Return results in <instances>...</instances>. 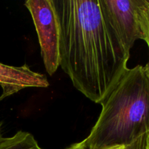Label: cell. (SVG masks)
<instances>
[{
	"instance_id": "4",
	"label": "cell",
	"mask_w": 149,
	"mask_h": 149,
	"mask_svg": "<svg viewBox=\"0 0 149 149\" xmlns=\"http://www.w3.org/2000/svg\"><path fill=\"white\" fill-rule=\"evenodd\" d=\"M141 0H98L105 24L123 47L130 53L134 42L143 39L137 18Z\"/></svg>"
},
{
	"instance_id": "9",
	"label": "cell",
	"mask_w": 149,
	"mask_h": 149,
	"mask_svg": "<svg viewBox=\"0 0 149 149\" xmlns=\"http://www.w3.org/2000/svg\"><path fill=\"white\" fill-rule=\"evenodd\" d=\"M146 149H149V130L146 133Z\"/></svg>"
},
{
	"instance_id": "10",
	"label": "cell",
	"mask_w": 149,
	"mask_h": 149,
	"mask_svg": "<svg viewBox=\"0 0 149 149\" xmlns=\"http://www.w3.org/2000/svg\"><path fill=\"white\" fill-rule=\"evenodd\" d=\"M2 125H3L2 122H0V139H1V138H3V132H2L3 128H2Z\"/></svg>"
},
{
	"instance_id": "7",
	"label": "cell",
	"mask_w": 149,
	"mask_h": 149,
	"mask_svg": "<svg viewBox=\"0 0 149 149\" xmlns=\"http://www.w3.org/2000/svg\"><path fill=\"white\" fill-rule=\"evenodd\" d=\"M137 18L143 33V40L147 44L149 51V0H141L137 8ZM145 68L149 77V57Z\"/></svg>"
},
{
	"instance_id": "11",
	"label": "cell",
	"mask_w": 149,
	"mask_h": 149,
	"mask_svg": "<svg viewBox=\"0 0 149 149\" xmlns=\"http://www.w3.org/2000/svg\"><path fill=\"white\" fill-rule=\"evenodd\" d=\"M111 149H124V147H123V146L117 147V148H111Z\"/></svg>"
},
{
	"instance_id": "3",
	"label": "cell",
	"mask_w": 149,
	"mask_h": 149,
	"mask_svg": "<svg viewBox=\"0 0 149 149\" xmlns=\"http://www.w3.org/2000/svg\"><path fill=\"white\" fill-rule=\"evenodd\" d=\"M25 6L31 13L40 46L46 71L52 76L59 66L60 28L53 0H27Z\"/></svg>"
},
{
	"instance_id": "5",
	"label": "cell",
	"mask_w": 149,
	"mask_h": 149,
	"mask_svg": "<svg viewBox=\"0 0 149 149\" xmlns=\"http://www.w3.org/2000/svg\"><path fill=\"white\" fill-rule=\"evenodd\" d=\"M0 86L2 88L1 101L23 89L48 87L49 82L44 74L32 71L27 65L16 67L0 63Z\"/></svg>"
},
{
	"instance_id": "1",
	"label": "cell",
	"mask_w": 149,
	"mask_h": 149,
	"mask_svg": "<svg viewBox=\"0 0 149 149\" xmlns=\"http://www.w3.org/2000/svg\"><path fill=\"white\" fill-rule=\"evenodd\" d=\"M60 28L59 65L73 86L101 103L128 69L130 53L105 24L98 0H53Z\"/></svg>"
},
{
	"instance_id": "2",
	"label": "cell",
	"mask_w": 149,
	"mask_h": 149,
	"mask_svg": "<svg viewBox=\"0 0 149 149\" xmlns=\"http://www.w3.org/2000/svg\"><path fill=\"white\" fill-rule=\"evenodd\" d=\"M102 111L89 136L86 149L125 147L149 130V77L145 66L128 68L100 103Z\"/></svg>"
},
{
	"instance_id": "6",
	"label": "cell",
	"mask_w": 149,
	"mask_h": 149,
	"mask_svg": "<svg viewBox=\"0 0 149 149\" xmlns=\"http://www.w3.org/2000/svg\"><path fill=\"white\" fill-rule=\"evenodd\" d=\"M0 149H43L34 137L24 131H18L14 135L0 139Z\"/></svg>"
},
{
	"instance_id": "8",
	"label": "cell",
	"mask_w": 149,
	"mask_h": 149,
	"mask_svg": "<svg viewBox=\"0 0 149 149\" xmlns=\"http://www.w3.org/2000/svg\"><path fill=\"white\" fill-rule=\"evenodd\" d=\"M67 149H86V148L82 145L81 142H80V143H77L72 144L71 146H70Z\"/></svg>"
}]
</instances>
